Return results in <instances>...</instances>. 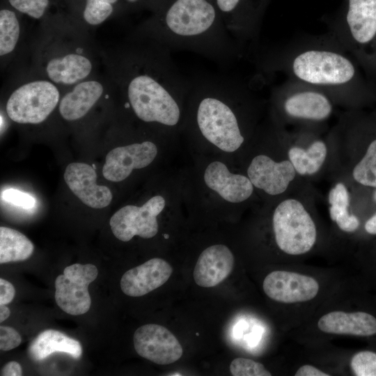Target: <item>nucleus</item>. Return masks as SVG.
<instances>
[{"label":"nucleus","mask_w":376,"mask_h":376,"mask_svg":"<svg viewBox=\"0 0 376 376\" xmlns=\"http://www.w3.org/2000/svg\"><path fill=\"white\" fill-rule=\"evenodd\" d=\"M133 341L139 356L159 365L174 363L183 353L176 337L168 329L157 324L139 327L134 334Z\"/></svg>","instance_id":"obj_10"},{"label":"nucleus","mask_w":376,"mask_h":376,"mask_svg":"<svg viewBox=\"0 0 376 376\" xmlns=\"http://www.w3.org/2000/svg\"><path fill=\"white\" fill-rule=\"evenodd\" d=\"M141 0H125L126 2L130 3V4H136L138 3Z\"/></svg>","instance_id":"obj_40"},{"label":"nucleus","mask_w":376,"mask_h":376,"mask_svg":"<svg viewBox=\"0 0 376 376\" xmlns=\"http://www.w3.org/2000/svg\"><path fill=\"white\" fill-rule=\"evenodd\" d=\"M308 87L290 92L282 101L284 113L295 119L322 121L332 113L329 98L322 92Z\"/></svg>","instance_id":"obj_18"},{"label":"nucleus","mask_w":376,"mask_h":376,"mask_svg":"<svg viewBox=\"0 0 376 376\" xmlns=\"http://www.w3.org/2000/svg\"><path fill=\"white\" fill-rule=\"evenodd\" d=\"M118 0H86L82 19L89 26H97L113 14Z\"/></svg>","instance_id":"obj_29"},{"label":"nucleus","mask_w":376,"mask_h":376,"mask_svg":"<svg viewBox=\"0 0 376 376\" xmlns=\"http://www.w3.org/2000/svg\"><path fill=\"white\" fill-rule=\"evenodd\" d=\"M233 265V254L226 245L210 246L198 256L193 272L194 281L203 288L216 286L229 276Z\"/></svg>","instance_id":"obj_19"},{"label":"nucleus","mask_w":376,"mask_h":376,"mask_svg":"<svg viewBox=\"0 0 376 376\" xmlns=\"http://www.w3.org/2000/svg\"><path fill=\"white\" fill-rule=\"evenodd\" d=\"M296 173L289 159L276 162L263 154L254 157L247 169V176L253 187L271 196L284 193Z\"/></svg>","instance_id":"obj_14"},{"label":"nucleus","mask_w":376,"mask_h":376,"mask_svg":"<svg viewBox=\"0 0 376 376\" xmlns=\"http://www.w3.org/2000/svg\"><path fill=\"white\" fill-rule=\"evenodd\" d=\"M54 352H65L78 359L82 347L78 340L54 329L40 333L29 347L30 356L35 361H42Z\"/></svg>","instance_id":"obj_22"},{"label":"nucleus","mask_w":376,"mask_h":376,"mask_svg":"<svg viewBox=\"0 0 376 376\" xmlns=\"http://www.w3.org/2000/svg\"><path fill=\"white\" fill-rule=\"evenodd\" d=\"M1 198L7 203L24 209H31L36 204V200L31 195L15 189L4 190L1 193Z\"/></svg>","instance_id":"obj_33"},{"label":"nucleus","mask_w":376,"mask_h":376,"mask_svg":"<svg viewBox=\"0 0 376 376\" xmlns=\"http://www.w3.org/2000/svg\"><path fill=\"white\" fill-rule=\"evenodd\" d=\"M171 51L153 41L130 39L110 58L109 79L136 118L173 130L182 123L190 79L178 69Z\"/></svg>","instance_id":"obj_1"},{"label":"nucleus","mask_w":376,"mask_h":376,"mask_svg":"<svg viewBox=\"0 0 376 376\" xmlns=\"http://www.w3.org/2000/svg\"><path fill=\"white\" fill-rule=\"evenodd\" d=\"M34 246L17 230L0 227V263L25 260L31 257Z\"/></svg>","instance_id":"obj_25"},{"label":"nucleus","mask_w":376,"mask_h":376,"mask_svg":"<svg viewBox=\"0 0 376 376\" xmlns=\"http://www.w3.org/2000/svg\"><path fill=\"white\" fill-rule=\"evenodd\" d=\"M21 24L15 13L10 9L0 10V57L1 64L13 57L19 46Z\"/></svg>","instance_id":"obj_26"},{"label":"nucleus","mask_w":376,"mask_h":376,"mask_svg":"<svg viewBox=\"0 0 376 376\" xmlns=\"http://www.w3.org/2000/svg\"><path fill=\"white\" fill-rule=\"evenodd\" d=\"M374 198L376 201V190L374 193ZM365 229L369 234L376 235V213L366 221Z\"/></svg>","instance_id":"obj_38"},{"label":"nucleus","mask_w":376,"mask_h":376,"mask_svg":"<svg viewBox=\"0 0 376 376\" xmlns=\"http://www.w3.org/2000/svg\"><path fill=\"white\" fill-rule=\"evenodd\" d=\"M22 338L13 328L7 326L0 327V350H11L20 345Z\"/></svg>","instance_id":"obj_34"},{"label":"nucleus","mask_w":376,"mask_h":376,"mask_svg":"<svg viewBox=\"0 0 376 376\" xmlns=\"http://www.w3.org/2000/svg\"><path fill=\"white\" fill-rule=\"evenodd\" d=\"M172 272L166 260L154 258L127 271L120 279V288L126 295L141 297L164 285Z\"/></svg>","instance_id":"obj_16"},{"label":"nucleus","mask_w":376,"mask_h":376,"mask_svg":"<svg viewBox=\"0 0 376 376\" xmlns=\"http://www.w3.org/2000/svg\"><path fill=\"white\" fill-rule=\"evenodd\" d=\"M233 376H271L272 374L260 363L246 358H236L230 364Z\"/></svg>","instance_id":"obj_30"},{"label":"nucleus","mask_w":376,"mask_h":376,"mask_svg":"<svg viewBox=\"0 0 376 376\" xmlns=\"http://www.w3.org/2000/svg\"><path fill=\"white\" fill-rule=\"evenodd\" d=\"M8 2L16 10L36 19L43 17L49 3V0H8Z\"/></svg>","instance_id":"obj_32"},{"label":"nucleus","mask_w":376,"mask_h":376,"mask_svg":"<svg viewBox=\"0 0 376 376\" xmlns=\"http://www.w3.org/2000/svg\"><path fill=\"white\" fill-rule=\"evenodd\" d=\"M352 176L359 184L376 188V139L370 143L364 156L354 166Z\"/></svg>","instance_id":"obj_28"},{"label":"nucleus","mask_w":376,"mask_h":376,"mask_svg":"<svg viewBox=\"0 0 376 376\" xmlns=\"http://www.w3.org/2000/svg\"><path fill=\"white\" fill-rule=\"evenodd\" d=\"M63 176L72 192L87 206L101 209L110 204L112 194L107 187L96 183V171L91 166L71 163L67 166Z\"/></svg>","instance_id":"obj_15"},{"label":"nucleus","mask_w":376,"mask_h":376,"mask_svg":"<svg viewBox=\"0 0 376 376\" xmlns=\"http://www.w3.org/2000/svg\"><path fill=\"white\" fill-rule=\"evenodd\" d=\"M206 186L224 201L240 203L247 200L253 192V185L248 176L231 173L219 161L208 164L204 172Z\"/></svg>","instance_id":"obj_17"},{"label":"nucleus","mask_w":376,"mask_h":376,"mask_svg":"<svg viewBox=\"0 0 376 376\" xmlns=\"http://www.w3.org/2000/svg\"><path fill=\"white\" fill-rule=\"evenodd\" d=\"M295 376H329L327 374L320 369L311 366L304 365L298 368L295 374Z\"/></svg>","instance_id":"obj_37"},{"label":"nucleus","mask_w":376,"mask_h":376,"mask_svg":"<svg viewBox=\"0 0 376 376\" xmlns=\"http://www.w3.org/2000/svg\"><path fill=\"white\" fill-rule=\"evenodd\" d=\"M319 288L318 282L313 277L283 270L272 272L263 283V290L268 297L285 304L311 300L317 296Z\"/></svg>","instance_id":"obj_11"},{"label":"nucleus","mask_w":376,"mask_h":376,"mask_svg":"<svg viewBox=\"0 0 376 376\" xmlns=\"http://www.w3.org/2000/svg\"><path fill=\"white\" fill-rule=\"evenodd\" d=\"M112 85L95 75L65 89L61 96L58 112L67 121L85 117L102 98L109 97L107 89Z\"/></svg>","instance_id":"obj_13"},{"label":"nucleus","mask_w":376,"mask_h":376,"mask_svg":"<svg viewBox=\"0 0 376 376\" xmlns=\"http://www.w3.org/2000/svg\"><path fill=\"white\" fill-rule=\"evenodd\" d=\"M291 70L299 81L316 88L345 86L356 72L352 62L344 54L320 48L297 54L292 60Z\"/></svg>","instance_id":"obj_6"},{"label":"nucleus","mask_w":376,"mask_h":376,"mask_svg":"<svg viewBox=\"0 0 376 376\" xmlns=\"http://www.w3.org/2000/svg\"><path fill=\"white\" fill-rule=\"evenodd\" d=\"M22 375L21 366L17 361H9L1 370V376H20Z\"/></svg>","instance_id":"obj_36"},{"label":"nucleus","mask_w":376,"mask_h":376,"mask_svg":"<svg viewBox=\"0 0 376 376\" xmlns=\"http://www.w3.org/2000/svg\"><path fill=\"white\" fill-rule=\"evenodd\" d=\"M165 205V198L156 195L141 206L127 205L121 207L109 221L113 234L123 242H128L135 235L145 239L155 237L159 228L157 217Z\"/></svg>","instance_id":"obj_9"},{"label":"nucleus","mask_w":376,"mask_h":376,"mask_svg":"<svg viewBox=\"0 0 376 376\" xmlns=\"http://www.w3.org/2000/svg\"><path fill=\"white\" fill-rule=\"evenodd\" d=\"M246 87L224 75H197L190 79L187 101L191 129L222 151L233 152L244 142Z\"/></svg>","instance_id":"obj_3"},{"label":"nucleus","mask_w":376,"mask_h":376,"mask_svg":"<svg viewBox=\"0 0 376 376\" xmlns=\"http://www.w3.org/2000/svg\"><path fill=\"white\" fill-rule=\"evenodd\" d=\"M272 225L276 245L288 255L304 254L316 242L315 224L302 203L296 198H287L277 205Z\"/></svg>","instance_id":"obj_7"},{"label":"nucleus","mask_w":376,"mask_h":376,"mask_svg":"<svg viewBox=\"0 0 376 376\" xmlns=\"http://www.w3.org/2000/svg\"><path fill=\"white\" fill-rule=\"evenodd\" d=\"M346 22L355 42L373 40L376 36V0H348Z\"/></svg>","instance_id":"obj_21"},{"label":"nucleus","mask_w":376,"mask_h":376,"mask_svg":"<svg viewBox=\"0 0 376 376\" xmlns=\"http://www.w3.org/2000/svg\"><path fill=\"white\" fill-rule=\"evenodd\" d=\"M328 202L330 218L341 230L352 233L359 228L358 218L349 212L350 198L345 184L338 182L330 189Z\"/></svg>","instance_id":"obj_24"},{"label":"nucleus","mask_w":376,"mask_h":376,"mask_svg":"<svg viewBox=\"0 0 376 376\" xmlns=\"http://www.w3.org/2000/svg\"><path fill=\"white\" fill-rule=\"evenodd\" d=\"M158 152L155 143L145 141L113 148L107 155L102 167V175L111 182L127 178L134 169L150 165Z\"/></svg>","instance_id":"obj_12"},{"label":"nucleus","mask_w":376,"mask_h":376,"mask_svg":"<svg viewBox=\"0 0 376 376\" xmlns=\"http://www.w3.org/2000/svg\"><path fill=\"white\" fill-rule=\"evenodd\" d=\"M15 295L14 286L9 281L0 279V305H6L12 301Z\"/></svg>","instance_id":"obj_35"},{"label":"nucleus","mask_w":376,"mask_h":376,"mask_svg":"<svg viewBox=\"0 0 376 376\" xmlns=\"http://www.w3.org/2000/svg\"><path fill=\"white\" fill-rule=\"evenodd\" d=\"M97 275L98 270L92 264L75 263L66 267L54 282V298L58 307L72 315L88 312L91 305L88 287Z\"/></svg>","instance_id":"obj_8"},{"label":"nucleus","mask_w":376,"mask_h":376,"mask_svg":"<svg viewBox=\"0 0 376 376\" xmlns=\"http://www.w3.org/2000/svg\"><path fill=\"white\" fill-rule=\"evenodd\" d=\"M223 22L233 38L239 42L249 37L241 13L243 0H214Z\"/></svg>","instance_id":"obj_27"},{"label":"nucleus","mask_w":376,"mask_h":376,"mask_svg":"<svg viewBox=\"0 0 376 376\" xmlns=\"http://www.w3.org/2000/svg\"><path fill=\"white\" fill-rule=\"evenodd\" d=\"M6 103L8 118L18 124L43 123L58 107L61 88L36 70L22 77L12 86Z\"/></svg>","instance_id":"obj_5"},{"label":"nucleus","mask_w":376,"mask_h":376,"mask_svg":"<svg viewBox=\"0 0 376 376\" xmlns=\"http://www.w3.org/2000/svg\"><path fill=\"white\" fill-rule=\"evenodd\" d=\"M38 74L68 89L95 76V56L86 30L50 28L41 30L33 51Z\"/></svg>","instance_id":"obj_4"},{"label":"nucleus","mask_w":376,"mask_h":376,"mask_svg":"<svg viewBox=\"0 0 376 376\" xmlns=\"http://www.w3.org/2000/svg\"><path fill=\"white\" fill-rule=\"evenodd\" d=\"M350 366L357 376H376V353L371 351L357 352L352 357Z\"/></svg>","instance_id":"obj_31"},{"label":"nucleus","mask_w":376,"mask_h":376,"mask_svg":"<svg viewBox=\"0 0 376 376\" xmlns=\"http://www.w3.org/2000/svg\"><path fill=\"white\" fill-rule=\"evenodd\" d=\"M318 327L327 334L370 336L376 334V318L366 312L336 311L322 315Z\"/></svg>","instance_id":"obj_20"},{"label":"nucleus","mask_w":376,"mask_h":376,"mask_svg":"<svg viewBox=\"0 0 376 376\" xmlns=\"http://www.w3.org/2000/svg\"><path fill=\"white\" fill-rule=\"evenodd\" d=\"M288 159L296 173L301 175H313L318 172L327 156V147L322 140L313 141L306 149L292 146L288 152Z\"/></svg>","instance_id":"obj_23"},{"label":"nucleus","mask_w":376,"mask_h":376,"mask_svg":"<svg viewBox=\"0 0 376 376\" xmlns=\"http://www.w3.org/2000/svg\"><path fill=\"white\" fill-rule=\"evenodd\" d=\"M162 8L134 30L130 39L189 51L221 65L238 56L239 44L226 29L214 0H170Z\"/></svg>","instance_id":"obj_2"},{"label":"nucleus","mask_w":376,"mask_h":376,"mask_svg":"<svg viewBox=\"0 0 376 376\" xmlns=\"http://www.w3.org/2000/svg\"><path fill=\"white\" fill-rule=\"evenodd\" d=\"M10 314V311L8 307L5 305H0V322L6 320Z\"/></svg>","instance_id":"obj_39"}]
</instances>
